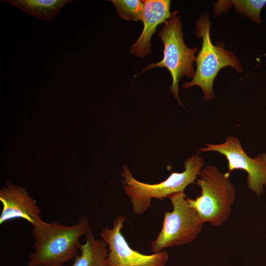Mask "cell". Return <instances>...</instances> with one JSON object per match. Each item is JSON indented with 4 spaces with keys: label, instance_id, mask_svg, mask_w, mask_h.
<instances>
[{
    "label": "cell",
    "instance_id": "6da1fadb",
    "mask_svg": "<svg viewBox=\"0 0 266 266\" xmlns=\"http://www.w3.org/2000/svg\"><path fill=\"white\" fill-rule=\"evenodd\" d=\"M90 229L85 216L70 226L57 221L48 223L40 220L32 225L34 252L29 255L27 266H64L78 255L79 238Z\"/></svg>",
    "mask_w": 266,
    "mask_h": 266
},
{
    "label": "cell",
    "instance_id": "7a4b0ae2",
    "mask_svg": "<svg viewBox=\"0 0 266 266\" xmlns=\"http://www.w3.org/2000/svg\"><path fill=\"white\" fill-rule=\"evenodd\" d=\"M204 166L203 158L194 155L184 163V171L171 172L164 181L154 184L140 182L133 177L126 165L121 174L124 189L131 202L133 212L137 215L144 213L150 207L152 199L163 200L172 194L184 192L186 187L196 180Z\"/></svg>",
    "mask_w": 266,
    "mask_h": 266
},
{
    "label": "cell",
    "instance_id": "3957f363",
    "mask_svg": "<svg viewBox=\"0 0 266 266\" xmlns=\"http://www.w3.org/2000/svg\"><path fill=\"white\" fill-rule=\"evenodd\" d=\"M198 176L196 183L201 189V195L188 200L204 223L220 227L230 217L235 199L234 187L229 177L212 165L204 166Z\"/></svg>",
    "mask_w": 266,
    "mask_h": 266
},
{
    "label": "cell",
    "instance_id": "277c9868",
    "mask_svg": "<svg viewBox=\"0 0 266 266\" xmlns=\"http://www.w3.org/2000/svg\"><path fill=\"white\" fill-rule=\"evenodd\" d=\"M210 24L208 14L202 15L196 23L195 33L198 37L202 38L201 49L195 57L197 69L193 79L182 85L185 89L195 85L200 87L205 101L212 100L214 98L213 83L219 70L227 66L233 67L237 72L242 70L240 63L233 53L226 50L221 43L213 45L209 33Z\"/></svg>",
    "mask_w": 266,
    "mask_h": 266
},
{
    "label": "cell",
    "instance_id": "5b68a950",
    "mask_svg": "<svg viewBox=\"0 0 266 266\" xmlns=\"http://www.w3.org/2000/svg\"><path fill=\"white\" fill-rule=\"evenodd\" d=\"M167 198L173 209L164 213L162 229L151 244L153 253L192 243L204 223L197 210L189 203L184 192L171 194Z\"/></svg>",
    "mask_w": 266,
    "mask_h": 266
},
{
    "label": "cell",
    "instance_id": "8992f818",
    "mask_svg": "<svg viewBox=\"0 0 266 266\" xmlns=\"http://www.w3.org/2000/svg\"><path fill=\"white\" fill-rule=\"evenodd\" d=\"M178 13V11L171 13L158 33L164 45L163 60L148 65L141 73L155 67H166L172 79L169 89L179 103L183 106L178 95V82L183 76L193 77L195 73L193 64L198 48H188L184 43L182 26Z\"/></svg>",
    "mask_w": 266,
    "mask_h": 266
},
{
    "label": "cell",
    "instance_id": "52a82bcc",
    "mask_svg": "<svg viewBox=\"0 0 266 266\" xmlns=\"http://www.w3.org/2000/svg\"><path fill=\"white\" fill-rule=\"evenodd\" d=\"M206 147L200 149L199 152H217L224 155L228 162L230 177L232 170L243 169L247 173L248 189L257 196L264 193L266 187V154L261 153L254 158L250 157L243 150L237 137L228 136L224 142L219 144H206Z\"/></svg>",
    "mask_w": 266,
    "mask_h": 266
},
{
    "label": "cell",
    "instance_id": "ba28073f",
    "mask_svg": "<svg viewBox=\"0 0 266 266\" xmlns=\"http://www.w3.org/2000/svg\"><path fill=\"white\" fill-rule=\"evenodd\" d=\"M125 220V216H119L111 228L105 227L100 232L108 247L107 266H165L168 255L164 250L146 255L130 247L122 233Z\"/></svg>",
    "mask_w": 266,
    "mask_h": 266
},
{
    "label": "cell",
    "instance_id": "9c48e42d",
    "mask_svg": "<svg viewBox=\"0 0 266 266\" xmlns=\"http://www.w3.org/2000/svg\"><path fill=\"white\" fill-rule=\"evenodd\" d=\"M0 201L2 205L0 225L19 218L33 225L41 219V210L25 188L7 182L0 191Z\"/></svg>",
    "mask_w": 266,
    "mask_h": 266
},
{
    "label": "cell",
    "instance_id": "30bf717a",
    "mask_svg": "<svg viewBox=\"0 0 266 266\" xmlns=\"http://www.w3.org/2000/svg\"><path fill=\"white\" fill-rule=\"evenodd\" d=\"M143 8L140 20L143 23L141 34L130 48L132 54L144 57L151 52V39L157 26L169 18L170 1L168 0H142Z\"/></svg>",
    "mask_w": 266,
    "mask_h": 266
},
{
    "label": "cell",
    "instance_id": "8fae6325",
    "mask_svg": "<svg viewBox=\"0 0 266 266\" xmlns=\"http://www.w3.org/2000/svg\"><path fill=\"white\" fill-rule=\"evenodd\" d=\"M85 236V242L79 247L80 254L70 266H107L106 243L101 239H95L91 229Z\"/></svg>",
    "mask_w": 266,
    "mask_h": 266
},
{
    "label": "cell",
    "instance_id": "7c38bea8",
    "mask_svg": "<svg viewBox=\"0 0 266 266\" xmlns=\"http://www.w3.org/2000/svg\"><path fill=\"white\" fill-rule=\"evenodd\" d=\"M19 7L38 19L50 21L59 15L62 8L73 0H1Z\"/></svg>",
    "mask_w": 266,
    "mask_h": 266
},
{
    "label": "cell",
    "instance_id": "4fadbf2b",
    "mask_svg": "<svg viewBox=\"0 0 266 266\" xmlns=\"http://www.w3.org/2000/svg\"><path fill=\"white\" fill-rule=\"evenodd\" d=\"M118 15L126 21L140 20L143 11L142 0H111Z\"/></svg>",
    "mask_w": 266,
    "mask_h": 266
},
{
    "label": "cell",
    "instance_id": "5bb4252c",
    "mask_svg": "<svg viewBox=\"0 0 266 266\" xmlns=\"http://www.w3.org/2000/svg\"><path fill=\"white\" fill-rule=\"evenodd\" d=\"M230 1L237 13L246 16L254 23L259 24L262 22L260 12L266 4V0H234Z\"/></svg>",
    "mask_w": 266,
    "mask_h": 266
}]
</instances>
